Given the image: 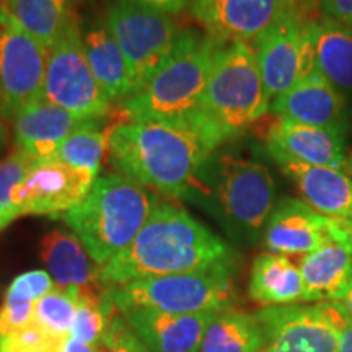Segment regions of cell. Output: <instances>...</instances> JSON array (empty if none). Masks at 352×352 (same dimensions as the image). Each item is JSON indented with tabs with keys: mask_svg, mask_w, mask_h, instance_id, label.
<instances>
[{
	"mask_svg": "<svg viewBox=\"0 0 352 352\" xmlns=\"http://www.w3.org/2000/svg\"><path fill=\"white\" fill-rule=\"evenodd\" d=\"M103 346L107 352H151L131 328L121 311L113 316Z\"/></svg>",
	"mask_w": 352,
	"mask_h": 352,
	"instance_id": "obj_33",
	"label": "cell"
},
{
	"mask_svg": "<svg viewBox=\"0 0 352 352\" xmlns=\"http://www.w3.org/2000/svg\"><path fill=\"white\" fill-rule=\"evenodd\" d=\"M346 135L341 131L279 118L267 132V148L283 152L307 165L344 170Z\"/></svg>",
	"mask_w": 352,
	"mask_h": 352,
	"instance_id": "obj_19",
	"label": "cell"
},
{
	"mask_svg": "<svg viewBox=\"0 0 352 352\" xmlns=\"http://www.w3.org/2000/svg\"><path fill=\"white\" fill-rule=\"evenodd\" d=\"M157 202L142 184L107 173L63 219L91 259L103 266L134 241Z\"/></svg>",
	"mask_w": 352,
	"mask_h": 352,
	"instance_id": "obj_4",
	"label": "cell"
},
{
	"mask_svg": "<svg viewBox=\"0 0 352 352\" xmlns=\"http://www.w3.org/2000/svg\"><path fill=\"white\" fill-rule=\"evenodd\" d=\"M108 290L120 311L148 308L164 314L191 315L228 310L239 300L233 283V266L147 277Z\"/></svg>",
	"mask_w": 352,
	"mask_h": 352,
	"instance_id": "obj_7",
	"label": "cell"
},
{
	"mask_svg": "<svg viewBox=\"0 0 352 352\" xmlns=\"http://www.w3.org/2000/svg\"><path fill=\"white\" fill-rule=\"evenodd\" d=\"M248 296L261 307L297 305L307 302L300 267L285 254L261 253L250 272Z\"/></svg>",
	"mask_w": 352,
	"mask_h": 352,
	"instance_id": "obj_24",
	"label": "cell"
},
{
	"mask_svg": "<svg viewBox=\"0 0 352 352\" xmlns=\"http://www.w3.org/2000/svg\"><path fill=\"white\" fill-rule=\"evenodd\" d=\"M189 10L209 38L219 43L256 44L300 0H191Z\"/></svg>",
	"mask_w": 352,
	"mask_h": 352,
	"instance_id": "obj_12",
	"label": "cell"
},
{
	"mask_svg": "<svg viewBox=\"0 0 352 352\" xmlns=\"http://www.w3.org/2000/svg\"><path fill=\"white\" fill-rule=\"evenodd\" d=\"M98 178L95 171L74 168L54 158L36 162L21 184V215L60 217L88 195Z\"/></svg>",
	"mask_w": 352,
	"mask_h": 352,
	"instance_id": "obj_14",
	"label": "cell"
},
{
	"mask_svg": "<svg viewBox=\"0 0 352 352\" xmlns=\"http://www.w3.org/2000/svg\"><path fill=\"white\" fill-rule=\"evenodd\" d=\"M254 315L266 336L259 352H336L331 302L263 307Z\"/></svg>",
	"mask_w": 352,
	"mask_h": 352,
	"instance_id": "obj_13",
	"label": "cell"
},
{
	"mask_svg": "<svg viewBox=\"0 0 352 352\" xmlns=\"http://www.w3.org/2000/svg\"><path fill=\"white\" fill-rule=\"evenodd\" d=\"M344 171L347 175L351 176L352 178V147H351V151L347 152V155H346V162H344Z\"/></svg>",
	"mask_w": 352,
	"mask_h": 352,
	"instance_id": "obj_41",
	"label": "cell"
},
{
	"mask_svg": "<svg viewBox=\"0 0 352 352\" xmlns=\"http://www.w3.org/2000/svg\"><path fill=\"white\" fill-rule=\"evenodd\" d=\"M219 144L191 124L127 121L109 129L108 160L132 182L188 199L197 170Z\"/></svg>",
	"mask_w": 352,
	"mask_h": 352,
	"instance_id": "obj_2",
	"label": "cell"
},
{
	"mask_svg": "<svg viewBox=\"0 0 352 352\" xmlns=\"http://www.w3.org/2000/svg\"><path fill=\"white\" fill-rule=\"evenodd\" d=\"M2 120H3V118L0 116V140H2V138H3V131H2Z\"/></svg>",
	"mask_w": 352,
	"mask_h": 352,
	"instance_id": "obj_43",
	"label": "cell"
},
{
	"mask_svg": "<svg viewBox=\"0 0 352 352\" xmlns=\"http://www.w3.org/2000/svg\"><path fill=\"white\" fill-rule=\"evenodd\" d=\"M50 47L26 33L0 8V116L15 118L44 100Z\"/></svg>",
	"mask_w": 352,
	"mask_h": 352,
	"instance_id": "obj_10",
	"label": "cell"
},
{
	"mask_svg": "<svg viewBox=\"0 0 352 352\" xmlns=\"http://www.w3.org/2000/svg\"><path fill=\"white\" fill-rule=\"evenodd\" d=\"M341 303H342V305H344L346 310L349 311V315L352 316V285L349 287V290H347V292H346V296L342 297Z\"/></svg>",
	"mask_w": 352,
	"mask_h": 352,
	"instance_id": "obj_40",
	"label": "cell"
},
{
	"mask_svg": "<svg viewBox=\"0 0 352 352\" xmlns=\"http://www.w3.org/2000/svg\"><path fill=\"white\" fill-rule=\"evenodd\" d=\"M254 46H258V65L271 100L315 72V47L308 19H303L300 10L285 16Z\"/></svg>",
	"mask_w": 352,
	"mask_h": 352,
	"instance_id": "obj_11",
	"label": "cell"
},
{
	"mask_svg": "<svg viewBox=\"0 0 352 352\" xmlns=\"http://www.w3.org/2000/svg\"><path fill=\"white\" fill-rule=\"evenodd\" d=\"M264 344L266 336L256 315L228 308L215 314L199 352H259Z\"/></svg>",
	"mask_w": 352,
	"mask_h": 352,
	"instance_id": "obj_27",
	"label": "cell"
},
{
	"mask_svg": "<svg viewBox=\"0 0 352 352\" xmlns=\"http://www.w3.org/2000/svg\"><path fill=\"white\" fill-rule=\"evenodd\" d=\"M336 232V220L324 217L296 197H283L271 210L261 239L270 253L305 256L331 240Z\"/></svg>",
	"mask_w": 352,
	"mask_h": 352,
	"instance_id": "obj_15",
	"label": "cell"
},
{
	"mask_svg": "<svg viewBox=\"0 0 352 352\" xmlns=\"http://www.w3.org/2000/svg\"><path fill=\"white\" fill-rule=\"evenodd\" d=\"M109 129L101 131L98 122L74 131L51 158L74 168L90 170L96 175L101 170L104 153H108Z\"/></svg>",
	"mask_w": 352,
	"mask_h": 352,
	"instance_id": "obj_29",
	"label": "cell"
},
{
	"mask_svg": "<svg viewBox=\"0 0 352 352\" xmlns=\"http://www.w3.org/2000/svg\"><path fill=\"white\" fill-rule=\"evenodd\" d=\"M13 120L16 148L36 162L54 155L59 145L74 131L100 122V120H83L46 100L21 109Z\"/></svg>",
	"mask_w": 352,
	"mask_h": 352,
	"instance_id": "obj_20",
	"label": "cell"
},
{
	"mask_svg": "<svg viewBox=\"0 0 352 352\" xmlns=\"http://www.w3.org/2000/svg\"><path fill=\"white\" fill-rule=\"evenodd\" d=\"M85 0H2L0 8L26 33L51 47L70 25Z\"/></svg>",
	"mask_w": 352,
	"mask_h": 352,
	"instance_id": "obj_25",
	"label": "cell"
},
{
	"mask_svg": "<svg viewBox=\"0 0 352 352\" xmlns=\"http://www.w3.org/2000/svg\"><path fill=\"white\" fill-rule=\"evenodd\" d=\"M199 196L235 239L254 243L276 206L270 168L232 152H212L197 170L188 199Z\"/></svg>",
	"mask_w": 352,
	"mask_h": 352,
	"instance_id": "obj_3",
	"label": "cell"
},
{
	"mask_svg": "<svg viewBox=\"0 0 352 352\" xmlns=\"http://www.w3.org/2000/svg\"><path fill=\"white\" fill-rule=\"evenodd\" d=\"M217 41L184 30L178 50L134 94L121 101L129 121L195 124L208 87Z\"/></svg>",
	"mask_w": 352,
	"mask_h": 352,
	"instance_id": "obj_6",
	"label": "cell"
},
{
	"mask_svg": "<svg viewBox=\"0 0 352 352\" xmlns=\"http://www.w3.org/2000/svg\"><path fill=\"white\" fill-rule=\"evenodd\" d=\"M338 223H340V226H341L342 232H344L346 239H347V241H349V245H351V248H352V219H349V220H338Z\"/></svg>",
	"mask_w": 352,
	"mask_h": 352,
	"instance_id": "obj_39",
	"label": "cell"
},
{
	"mask_svg": "<svg viewBox=\"0 0 352 352\" xmlns=\"http://www.w3.org/2000/svg\"><path fill=\"white\" fill-rule=\"evenodd\" d=\"M118 307L107 287L82 290L69 338L91 346H101Z\"/></svg>",
	"mask_w": 352,
	"mask_h": 352,
	"instance_id": "obj_28",
	"label": "cell"
},
{
	"mask_svg": "<svg viewBox=\"0 0 352 352\" xmlns=\"http://www.w3.org/2000/svg\"><path fill=\"white\" fill-rule=\"evenodd\" d=\"M78 294V290L54 287L34 305L33 323L57 338H69L77 311Z\"/></svg>",
	"mask_w": 352,
	"mask_h": 352,
	"instance_id": "obj_30",
	"label": "cell"
},
{
	"mask_svg": "<svg viewBox=\"0 0 352 352\" xmlns=\"http://www.w3.org/2000/svg\"><path fill=\"white\" fill-rule=\"evenodd\" d=\"M270 101L256 50L246 43H219L192 126L220 145L261 120Z\"/></svg>",
	"mask_w": 352,
	"mask_h": 352,
	"instance_id": "obj_5",
	"label": "cell"
},
{
	"mask_svg": "<svg viewBox=\"0 0 352 352\" xmlns=\"http://www.w3.org/2000/svg\"><path fill=\"white\" fill-rule=\"evenodd\" d=\"M307 2H314V0H307Z\"/></svg>",
	"mask_w": 352,
	"mask_h": 352,
	"instance_id": "obj_45",
	"label": "cell"
},
{
	"mask_svg": "<svg viewBox=\"0 0 352 352\" xmlns=\"http://www.w3.org/2000/svg\"><path fill=\"white\" fill-rule=\"evenodd\" d=\"M331 314L338 331L336 352H352V316L341 302H331Z\"/></svg>",
	"mask_w": 352,
	"mask_h": 352,
	"instance_id": "obj_35",
	"label": "cell"
},
{
	"mask_svg": "<svg viewBox=\"0 0 352 352\" xmlns=\"http://www.w3.org/2000/svg\"><path fill=\"white\" fill-rule=\"evenodd\" d=\"M233 250L183 208L158 201L126 250L100 266V283L111 289L132 280L233 266Z\"/></svg>",
	"mask_w": 352,
	"mask_h": 352,
	"instance_id": "obj_1",
	"label": "cell"
},
{
	"mask_svg": "<svg viewBox=\"0 0 352 352\" xmlns=\"http://www.w3.org/2000/svg\"><path fill=\"white\" fill-rule=\"evenodd\" d=\"M54 280L47 271H26L23 274L16 276L12 280L6 292H10L13 296L23 297L26 300L36 303L39 298H43L47 292L54 289Z\"/></svg>",
	"mask_w": 352,
	"mask_h": 352,
	"instance_id": "obj_34",
	"label": "cell"
},
{
	"mask_svg": "<svg viewBox=\"0 0 352 352\" xmlns=\"http://www.w3.org/2000/svg\"><path fill=\"white\" fill-rule=\"evenodd\" d=\"M121 314L151 352H199L206 329L217 311L176 315L131 308Z\"/></svg>",
	"mask_w": 352,
	"mask_h": 352,
	"instance_id": "obj_18",
	"label": "cell"
},
{
	"mask_svg": "<svg viewBox=\"0 0 352 352\" xmlns=\"http://www.w3.org/2000/svg\"><path fill=\"white\" fill-rule=\"evenodd\" d=\"M34 165L36 160L19 148L0 160V219L12 223L15 219L21 217L20 189Z\"/></svg>",
	"mask_w": 352,
	"mask_h": 352,
	"instance_id": "obj_31",
	"label": "cell"
},
{
	"mask_svg": "<svg viewBox=\"0 0 352 352\" xmlns=\"http://www.w3.org/2000/svg\"><path fill=\"white\" fill-rule=\"evenodd\" d=\"M308 32L315 47V72L352 98V28L321 15L308 19Z\"/></svg>",
	"mask_w": 352,
	"mask_h": 352,
	"instance_id": "obj_23",
	"label": "cell"
},
{
	"mask_svg": "<svg viewBox=\"0 0 352 352\" xmlns=\"http://www.w3.org/2000/svg\"><path fill=\"white\" fill-rule=\"evenodd\" d=\"M131 2H135L147 8H153V10L164 12L166 15H173V13L182 12L189 3V0H131Z\"/></svg>",
	"mask_w": 352,
	"mask_h": 352,
	"instance_id": "obj_37",
	"label": "cell"
},
{
	"mask_svg": "<svg viewBox=\"0 0 352 352\" xmlns=\"http://www.w3.org/2000/svg\"><path fill=\"white\" fill-rule=\"evenodd\" d=\"M101 349H103V344L91 346V344H85V342L74 340V338H65L60 352H101Z\"/></svg>",
	"mask_w": 352,
	"mask_h": 352,
	"instance_id": "obj_38",
	"label": "cell"
},
{
	"mask_svg": "<svg viewBox=\"0 0 352 352\" xmlns=\"http://www.w3.org/2000/svg\"><path fill=\"white\" fill-rule=\"evenodd\" d=\"M267 152L310 208L333 220L352 219V178L344 170L307 165L271 148Z\"/></svg>",
	"mask_w": 352,
	"mask_h": 352,
	"instance_id": "obj_17",
	"label": "cell"
},
{
	"mask_svg": "<svg viewBox=\"0 0 352 352\" xmlns=\"http://www.w3.org/2000/svg\"><path fill=\"white\" fill-rule=\"evenodd\" d=\"M101 352H107V349H104V346H103V349H101Z\"/></svg>",
	"mask_w": 352,
	"mask_h": 352,
	"instance_id": "obj_44",
	"label": "cell"
},
{
	"mask_svg": "<svg viewBox=\"0 0 352 352\" xmlns=\"http://www.w3.org/2000/svg\"><path fill=\"white\" fill-rule=\"evenodd\" d=\"M298 267L305 283L307 302L342 300L352 285V248L340 223L336 235L302 256Z\"/></svg>",
	"mask_w": 352,
	"mask_h": 352,
	"instance_id": "obj_21",
	"label": "cell"
},
{
	"mask_svg": "<svg viewBox=\"0 0 352 352\" xmlns=\"http://www.w3.org/2000/svg\"><path fill=\"white\" fill-rule=\"evenodd\" d=\"M83 50L91 72L111 100L122 101L131 95V72L126 57L109 33L107 23L82 32Z\"/></svg>",
	"mask_w": 352,
	"mask_h": 352,
	"instance_id": "obj_26",
	"label": "cell"
},
{
	"mask_svg": "<svg viewBox=\"0 0 352 352\" xmlns=\"http://www.w3.org/2000/svg\"><path fill=\"white\" fill-rule=\"evenodd\" d=\"M107 26L129 65L131 94L175 54L184 33L170 15L131 0L111 3Z\"/></svg>",
	"mask_w": 352,
	"mask_h": 352,
	"instance_id": "obj_8",
	"label": "cell"
},
{
	"mask_svg": "<svg viewBox=\"0 0 352 352\" xmlns=\"http://www.w3.org/2000/svg\"><path fill=\"white\" fill-rule=\"evenodd\" d=\"M321 15L352 28V0H318Z\"/></svg>",
	"mask_w": 352,
	"mask_h": 352,
	"instance_id": "obj_36",
	"label": "cell"
},
{
	"mask_svg": "<svg viewBox=\"0 0 352 352\" xmlns=\"http://www.w3.org/2000/svg\"><path fill=\"white\" fill-rule=\"evenodd\" d=\"M270 109L279 118L307 126L341 131L344 134L351 127L347 98L318 72L272 100Z\"/></svg>",
	"mask_w": 352,
	"mask_h": 352,
	"instance_id": "obj_16",
	"label": "cell"
},
{
	"mask_svg": "<svg viewBox=\"0 0 352 352\" xmlns=\"http://www.w3.org/2000/svg\"><path fill=\"white\" fill-rule=\"evenodd\" d=\"M44 100L83 120H101L108 113L111 101L88 64L78 20L50 47Z\"/></svg>",
	"mask_w": 352,
	"mask_h": 352,
	"instance_id": "obj_9",
	"label": "cell"
},
{
	"mask_svg": "<svg viewBox=\"0 0 352 352\" xmlns=\"http://www.w3.org/2000/svg\"><path fill=\"white\" fill-rule=\"evenodd\" d=\"M41 259L54 285L65 290L104 287L100 283V266L74 233L52 230L41 241Z\"/></svg>",
	"mask_w": 352,
	"mask_h": 352,
	"instance_id": "obj_22",
	"label": "cell"
},
{
	"mask_svg": "<svg viewBox=\"0 0 352 352\" xmlns=\"http://www.w3.org/2000/svg\"><path fill=\"white\" fill-rule=\"evenodd\" d=\"M7 226H10V222H7V220L0 219V232H2V230H3V228H6Z\"/></svg>",
	"mask_w": 352,
	"mask_h": 352,
	"instance_id": "obj_42",
	"label": "cell"
},
{
	"mask_svg": "<svg viewBox=\"0 0 352 352\" xmlns=\"http://www.w3.org/2000/svg\"><path fill=\"white\" fill-rule=\"evenodd\" d=\"M63 342V338L47 333L32 321L28 327L2 338L0 352H60Z\"/></svg>",
	"mask_w": 352,
	"mask_h": 352,
	"instance_id": "obj_32",
	"label": "cell"
}]
</instances>
